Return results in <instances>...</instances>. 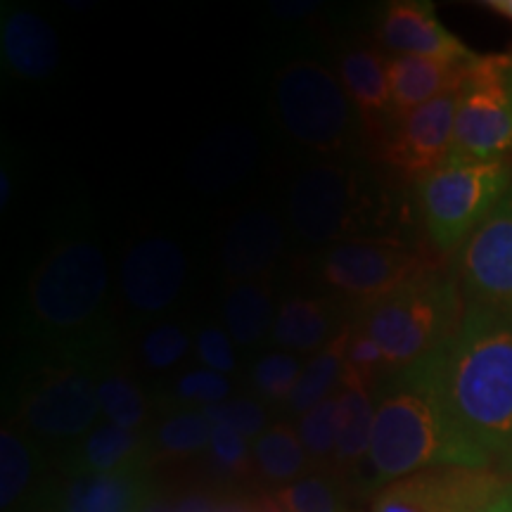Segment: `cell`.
<instances>
[{
    "label": "cell",
    "instance_id": "cell-16",
    "mask_svg": "<svg viewBox=\"0 0 512 512\" xmlns=\"http://www.w3.org/2000/svg\"><path fill=\"white\" fill-rule=\"evenodd\" d=\"M0 55L15 81L43 83L60 67V38L36 10L5 3L0 10Z\"/></svg>",
    "mask_w": 512,
    "mask_h": 512
},
{
    "label": "cell",
    "instance_id": "cell-22",
    "mask_svg": "<svg viewBox=\"0 0 512 512\" xmlns=\"http://www.w3.org/2000/svg\"><path fill=\"white\" fill-rule=\"evenodd\" d=\"M283 249V228L268 211H249L230 226L223 240V268L235 283L259 280Z\"/></svg>",
    "mask_w": 512,
    "mask_h": 512
},
{
    "label": "cell",
    "instance_id": "cell-18",
    "mask_svg": "<svg viewBox=\"0 0 512 512\" xmlns=\"http://www.w3.org/2000/svg\"><path fill=\"white\" fill-rule=\"evenodd\" d=\"M344 302L335 294H292L275 313L271 342L290 354H318L342 332Z\"/></svg>",
    "mask_w": 512,
    "mask_h": 512
},
{
    "label": "cell",
    "instance_id": "cell-32",
    "mask_svg": "<svg viewBox=\"0 0 512 512\" xmlns=\"http://www.w3.org/2000/svg\"><path fill=\"white\" fill-rule=\"evenodd\" d=\"M275 501L285 512H344L337 486L320 475L299 477L275 491Z\"/></svg>",
    "mask_w": 512,
    "mask_h": 512
},
{
    "label": "cell",
    "instance_id": "cell-37",
    "mask_svg": "<svg viewBox=\"0 0 512 512\" xmlns=\"http://www.w3.org/2000/svg\"><path fill=\"white\" fill-rule=\"evenodd\" d=\"M195 354L200 358L202 368L214 370V373L230 375L238 368L233 337L228 335V330L223 325H207V328L197 332Z\"/></svg>",
    "mask_w": 512,
    "mask_h": 512
},
{
    "label": "cell",
    "instance_id": "cell-42",
    "mask_svg": "<svg viewBox=\"0 0 512 512\" xmlns=\"http://www.w3.org/2000/svg\"><path fill=\"white\" fill-rule=\"evenodd\" d=\"M486 8L512 22V0H489V3H486Z\"/></svg>",
    "mask_w": 512,
    "mask_h": 512
},
{
    "label": "cell",
    "instance_id": "cell-8",
    "mask_svg": "<svg viewBox=\"0 0 512 512\" xmlns=\"http://www.w3.org/2000/svg\"><path fill=\"white\" fill-rule=\"evenodd\" d=\"M15 373L19 420L34 437L79 441L98 425L102 408L93 366L27 351Z\"/></svg>",
    "mask_w": 512,
    "mask_h": 512
},
{
    "label": "cell",
    "instance_id": "cell-6",
    "mask_svg": "<svg viewBox=\"0 0 512 512\" xmlns=\"http://www.w3.org/2000/svg\"><path fill=\"white\" fill-rule=\"evenodd\" d=\"M382 195L366 166L354 159L316 162L292 178L287 214L297 235L311 245L370 240L382 226Z\"/></svg>",
    "mask_w": 512,
    "mask_h": 512
},
{
    "label": "cell",
    "instance_id": "cell-21",
    "mask_svg": "<svg viewBox=\"0 0 512 512\" xmlns=\"http://www.w3.org/2000/svg\"><path fill=\"white\" fill-rule=\"evenodd\" d=\"M472 60L453 62L415 55H389V86H392L394 121L427 105V102L441 98V95L458 91L460 81H463Z\"/></svg>",
    "mask_w": 512,
    "mask_h": 512
},
{
    "label": "cell",
    "instance_id": "cell-25",
    "mask_svg": "<svg viewBox=\"0 0 512 512\" xmlns=\"http://www.w3.org/2000/svg\"><path fill=\"white\" fill-rule=\"evenodd\" d=\"M349 335L351 325H347V328L339 332L328 347L320 349L318 354H313L309 358V363L304 366L302 377H299L290 401L285 403L287 411L304 415L337 392L339 382H342L344 368H347Z\"/></svg>",
    "mask_w": 512,
    "mask_h": 512
},
{
    "label": "cell",
    "instance_id": "cell-3",
    "mask_svg": "<svg viewBox=\"0 0 512 512\" xmlns=\"http://www.w3.org/2000/svg\"><path fill=\"white\" fill-rule=\"evenodd\" d=\"M368 463L384 486L437 467L491 470V460L460 430L422 363L377 380Z\"/></svg>",
    "mask_w": 512,
    "mask_h": 512
},
{
    "label": "cell",
    "instance_id": "cell-39",
    "mask_svg": "<svg viewBox=\"0 0 512 512\" xmlns=\"http://www.w3.org/2000/svg\"><path fill=\"white\" fill-rule=\"evenodd\" d=\"M472 512H512V482H503Z\"/></svg>",
    "mask_w": 512,
    "mask_h": 512
},
{
    "label": "cell",
    "instance_id": "cell-2",
    "mask_svg": "<svg viewBox=\"0 0 512 512\" xmlns=\"http://www.w3.org/2000/svg\"><path fill=\"white\" fill-rule=\"evenodd\" d=\"M420 363L465 437L491 465L512 467V313L467 304L453 337Z\"/></svg>",
    "mask_w": 512,
    "mask_h": 512
},
{
    "label": "cell",
    "instance_id": "cell-44",
    "mask_svg": "<svg viewBox=\"0 0 512 512\" xmlns=\"http://www.w3.org/2000/svg\"><path fill=\"white\" fill-rule=\"evenodd\" d=\"M256 505H259V512H285L275 498H264V501H259Z\"/></svg>",
    "mask_w": 512,
    "mask_h": 512
},
{
    "label": "cell",
    "instance_id": "cell-14",
    "mask_svg": "<svg viewBox=\"0 0 512 512\" xmlns=\"http://www.w3.org/2000/svg\"><path fill=\"white\" fill-rule=\"evenodd\" d=\"M185 254L176 240L164 235L138 240L121 264V290L138 313H162L176 302L185 285Z\"/></svg>",
    "mask_w": 512,
    "mask_h": 512
},
{
    "label": "cell",
    "instance_id": "cell-1",
    "mask_svg": "<svg viewBox=\"0 0 512 512\" xmlns=\"http://www.w3.org/2000/svg\"><path fill=\"white\" fill-rule=\"evenodd\" d=\"M110 268L102 247L86 230L55 242L38 261L17 306L29 354L62 356L98 370L110 363Z\"/></svg>",
    "mask_w": 512,
    "mask_h": 512
},
{
    "label": "cell",
    "instance_id": "cell-36",
    "mask_svg": "<svg viewBox=\"0 0 512 512\" xmlns=\"http://www.w3.org/2000/svg\"><path fill=\"white\" fill-rule=\"evenodd\" d=\"M202 411L209 420L223 422V425H228L230 430L242 434L245 439L254 441L268 430L264 406L254 399H228L219 403V406L202 408Z\"/></svg>",
    "mask_w": 512,
    "mask_h": 512
},
{
    "label": "cell",
    "instance_id": "cell-10",
    "mask_svg": "<svg viewBox=\"0 0 512 512\" xmlns=\"http://www.w3.org/2000/svg\"><path fill=\"white\" fill-rule=\"evenodd\" d=\"M453 152L477 159L512 155V50L477 55L458 86Z\"/></svg>",
    "mask_w": 512,
    "mask_h": 512
},
{
    "label": "cell",
    "instance_id": "cell-45",
    "mask_svg": "<svg viewBox=\"0 0 512 512\" xmlns=\"http://www.w3.org/2000/svg\"><path fill=\"white\" fill-rule=\"evenodd\" d=\"M31 512H57L55 505H50V508H34Z\"/></svg>",
    "mask_w": 512,
    "mask_h": 512
},
{
    "label": "cell",
    "instance_id": "cell-5",
    "mask_svg": "<svg viewBox=\"0 0 512 512\" xmlns=\"http://www.w3.org/2000/svg\"><path fill=\"white\" fill-rule=\"evenodd\" d=\"M465 306L456 275L432 271L361 309L354 325L375 339L394 373L444 347L458 330Z\"/></svg>",
    "mask_w": 512,
    "mask_h": 512
},
{
    "label": "cell",
    "instance_id": "cell-28",
    "mask_svg": "<svg viewBox=\"0 0 512 512\" xmlns=\"http://www.w3.org/2000/svg\"><path fill=\"white\" fill-rule=\"evenodd\" d=\"M36 451L15 427L0 432V505L3 512H15L29 494L36 477Z\"/></svg>",
    "mask_w": 512,
    "mask_h": 512
},
{
    "label": "cell",
    "instance_id": "cell-38",
    "mask_svg": "<svg viewBox=\"0 0 512 512\" xmlns=\"http://www.w3.org/2000/svg\"><path fill=\"white\" fill-rule=\"evenodd\" d=\"M347 370H354L366 380L375 382L382 380L384 375H389L387 358H384L382 349L377 347L375 339H370L366 332L358 330L356 325H351V335L347 344Z\"/></svg>",
    "mask_w": 512,
    "mask_h": 512
},
{
    "label": "cell",
    "instance_id": "cell-31",
    "mask_svg": "<svg viewBox=\"0 0 512 512\" xmlns=\"http://www.w3.org/2000/svg\"><path fill=\"white\" fill-rule=\"evenodd\" d=\"M192 339L190 332L181 323H162L152 328L140 342V358H143L145 368L155 370V373H166L174 370L178 363L185 361L190 354Z\"/></svg>",
    "mask_w": 512,
    "mask_h": 512
},
{
    "label": "cell",
    "instance_id": "cell-23",
    "mask_svg": "<svg viewBox=\"0 0 512 512\" xmlns=\"http://www.w3.org/2000/svg\"><path fill=\"white\" fill-rule=\"evenodd\" d=\"M337 451L335 458L342 467H356L368 458L370 437L375 425L373 382L354 370L344 368L337 387Z\"/></svg>",
    "mask_w": 512,
    "mask_h": 512
},
{
    "label": "cell",
    "instance_id": "cell-13",
    "mask_svg": "<svg viewBox=\"0 0 512 512\" xmlns=\"http://www.w3.org/2000/svg\"><path fill=\"white\" fill-rule=\"evenodd\" d=\"M503 482L491 470L437 467L382 486L373 512H472Z\"/></svg>",
    "mask_w": 512,
    "mask_h": 512
},
{
    "label": "cell",
    "instance_id": "cell-12",
    "mask_svg": "<svg viewBox=\"0 0 512 512\" xmlns=\"http://www.w3.org/2000/svg\"><path fill=\"white\" fill-rule=\"evenodd\" d=\"M458 91L427 102L384 131L380 155L401 176L418 183L453 152Z\"/></svg>",
    "mask_w": 512,
    "mask_h": 512
},
{
    "label": "cell",
    "instance_id": "cell-9",
    "mask_svg": "<svg viewBox=\"0 0 512 512\" xmlns=\"http://www.w3.org/2000/svg\"><path fill=\"white\" fill-rule=\"evenodd\" d=\"M437 271L420 249L389 238L332 245L318 259V280L358 309L380 302L422 275Z\"/></svg>",
    "mask_w": 512,
    "mask_h": 512
},
{
    "label": "cell",
    "instance_id": "cell-29",
    "mask_svg": "<svg viewBox=\"0 0 512 512\" xmlns=\"http://www.w3.org/2000/svg\"><path fill=\"white\" fill-rule=\"evenodd\" d=\"M302 361L290 351H268L249 370V384L254 394L266 403H287L302 377Z\"/></svg>",
    "mask_w": 512,
    "mask_h": 512
},
{
    "label": "cell",
    "instance_id": "cell-4",
    "mask_svg": "<svg viewBox=\"0 0 512 512\" xmlns=\"http://www.w3.org/2000/svg\"><path fill=\"white\" fill-rule=\"evenodd\" d=\"M268 102L275 126L309 155L339 162L356 155L366 126L337 69L309 55H297L275 67Z\"/></svg>",
    "mask_w": 512,
    "mask_h": 512
},
{
    "label": "cell",
    "instance_id": "cell-27",
    "mask_svg": "<svg viewBox=\"0 0 512 512\" xmlns=\"http://www.w3.org/2000/svg\"><path fill=\"white\" fill-rule=\"evenodd\" d=\"M98 375V396L100 408L107 422L124 427V430L143 432L147 418H150V403L143 389L121 370H114L110 363L95 370Z\"/></svg>",
    "mask_w": 512,
    "mask_h": 512
},
{
    "label": "cell",
    "instance_id": "cell-11",
    "mask_svg": "<svg viewBox=\"0 0 512 512\" xmlns=\"http://www.w3.org/2000/svg\"><path fill=\"white\" fill-rule=\"evenodd\" d=\"M456 278L467 304L512 313V185L456 254Z\"/></svg>",
    "mask_w": 512,
    "mask_h": 512
},
{
    "label": "cell",
    "instance_id": "cell-35",
    "mask_svg": "<svg viewBox=\"0 0 512 512\" xmlns=\"http://www.w3.org/2000/svg\"><path fill=\"white\" fill-rule=\"evenodd\" d=\"M211 422V439H209V453L216 467L228 475H247L249 467H252V446L249 439L242 437L235 430H230L228 425H223L219 420Z\"/></svg>",
    "mask_w": 512,
    "mask_h": 512
},
{
    "label": "cell",
    "instance_id": "cell-24",
    "mask_svg": "<svg viewBox=\"0 0 512 512\" xmlns=\"http://www.w3.org/2000/svg\"><path fill=\"white\" fill-rule=\"evenodd\" d=\"M275 309L271 287L264 280L233 283L223 299V328L242 347H256L271 337L275 325Z\"/></svg>",
    "mask_w": 512,
    "mask_h": 512
},
{
    "label": "cell",
    "instance_id": "cell-33",
    "mask_svg": "<svg viewBox=\"0 0 512 512\" xmlns=\"http://www.w3.org/2000/svg\"><path fill=\"white\" fill-rule=\"evenodd\" d=\"M299 439L306 448V456L313 460H325L337 451V396L318 403L299 420Z\"/></svg>",
    "mask_w": 512,
    "mask_h": 512
},
{
    "label": "cell",
    "instance_id": "cell-41",
    "mask_svg": "<svg viewBox=\"0 0 512 512\" xmlns=\"http://www.w3.org/2000/svg\"><path fill=\"white\" fill-rule=\"evenodd\" d=\"M221 512H259V505L240 501V498H233V501L221 503Z\"/></svg>",
    "mask_w": 512,
    "mask_h": 512
},
{
    "label": "cell",
    "instance_id": "cell-26",
    "mask_svg": "<svg viewBox=\"0 0 512 512\" xmlns=\"http://www.w3.org/2000/svg\"><path fill=\"white\" fill-rule=\"evenodd\" d=\"M256 470L271 484H292L306 467V448L290 425H271L252 441Z\"/></svg>",
    "mask_w": 512,
    "mask_h": 512
},
{
    "label": "cell",
    "instance_id": "cell-19",
    "mask_svg": "<svg viewBox=\"0 0 512 512\" xmlns=\"http://www.w3.org/2000/svg\"><path fill=\"white\" fill-rule=\"evenodd\" d=\"M152 448H155L152 437H147L145 432L124 430L105 420L69 448L64 470L69 477L147 470Z\"/></svg>",
    "mask_w": 512,
    "mask_h": 512
},
{
    "label": "cell",
    "instance_id": "cell-20",
    "mask_svg": "<svg viewBox=\"0 0 512 512\" xmlns=\"http://www.w3.org/2000/svg\"><path fill=\"white\" fill-rule=\"evenodd\" d=\"M152 498L147 470H133L72 477L53 505L57 512H143Z\"/></svg>",
    "mask_w": 512,
    "mask_h": 512
},
{
    "label": "cell",
    "instance_id": "cell-40",
    "mask_svg": "<svg viewBox=\"0 0 512 512\" xmlns=\"http://www.w3.org/2000/svg\"><path fill=\"white\" fill-rule=\"evenodd\" d=\"M174 512H221V503L207 494H188L174 505Z\"/></svg>",
    "mask_w": 512,
    "mask_h": 512
},
{
    "label": "cell",
    "instance_id": "cell-15",
    "mask_svg": "<svg viewBox=\"0 0 512 512\" xmlns=\"http://www.w3.org/2000/svg\"><path fill=\"white\" fill-rule=\"evenodd\" d=\"M377 41L392 55L432 57V60H472V53L456 34L439 22L432 3L396 0L382 10L377 22Z\"/></svg>",
    "mask_w": 512,
    "mask_h": 512
},
{
    "label": "cell",
    "instance_id": "cell-7",
    "mask_svg": "<svg viewBox=\"0 0 512 512\" xmlns=\"http://www.w3.org/2000/svg\"><path fill=\"white\" fill-rule=\"evenodd\" d=\"M512 185V159L451 152L415 183L420 219L441 254H458Z\"/></svg>",
    "mask_w": 512,
    "mask_h": 512
},
{
    "label": "cell",
    "instance_id": "cell-30",
    "mask_svg": "<svg viewBox=\"0 0 512 512\" xmlns=\"http://www.w3.org/2000/svg\"><path fill=\"white\" fill-rule=\"evenodd\" d=\"M211 439V422L204 411H178L166 418L162 425L157 427L152 444L159 453L174 458L195 456V453L207 451Z\"/></svg>",
    "mask_w": 512,
    "mask_h": 512
},
{
    "label": "cell",
    "instance_id": "cell-43",
    "mask_svg": "<svg viewBox=\"0 0 512 512\" xmlns=\"http://www.w3.org/2000/svg\"><path fill=\"white\" fill-rule=\"evenodd\" d=\"M143 512H174V505H169L166 501H159V498H152L150 505Z\"/></svg>",
    "mask_w": 512,
    "mask_h": 512
},
{
    "label": "cell",
    "instance_id": "cell-17",
    "mask_svg": "<svg viewBox=\"0 0 512 512\" xmlns=\"http://www.w3.org/2000/svg\"><path fill=\"white\" fill-rule=\"evenodd\" d=\"M337 76L361 114L368 136L380 140L394 121L389 55L373 46H349L337 60Z\"/></svg>",
    "mask_w": 512,
    "mask_h": 512
},
{
    "label": "cell",
    "instance_id": "cell-34",
    "mask_svg": "<svg viewBox=\"0 0 512 512\" xmlns=\"http://www.w3.org/2000/svg\"><path fill=\"white\" fill-rule=\"evenodd\" d=\"M230 389H233V384H230L228 375L214 373L209 368H192L176 380L174 399L192 411H202V408L228 401Z\"/></svg>",
    "mask_w": 512,
    "mask_h": 512
}]
</instances>
